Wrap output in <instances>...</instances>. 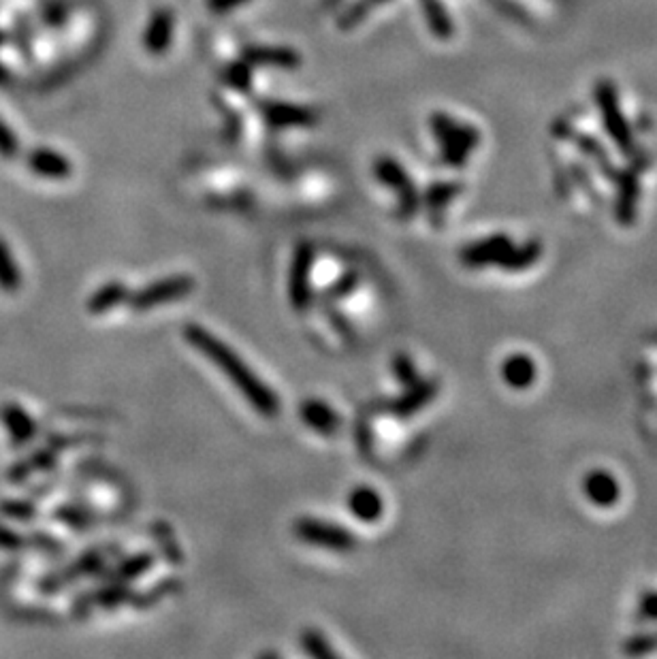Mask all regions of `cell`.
Masks as SVG:
<instances>
[{"mask_svg": "<svg viewBox=\"0 0 657 659\" xmlns=\"http://www.w3.org/2000/svg\"><path fill=\"white\" fill-rule=\"evenodd\" d=\"M184 340L188 342L190 346H195L205 359L212 361L214 365L231 380L235 389L246 397V402L250 403L255 412L267 416V419H274V416L280 414L282 403L278 392L271 389L263 378H258L256 373L250 370L248 363L241 359L228 344L218 340L212 331L205 329V326L197 323H188L184 326Z\"/></svg>", "mask_w": 657, "mask_h": 659, "instance_id": "obj_1", "label": "cell"}, {"mask_svg": "<svg viewBox=\"0 0 657 659\" xmlns=\"http://www.w3.org/2000/svg\"><path fill=\"white\" fill-rule=\"evenodd\" d=\"M195 288L197 280L192 276L186 274L167 276L156 282H150L148 286L137 290V293H130L126 305H129L132 312H148L154 310V307L173 304V301L188 297L190 293H195Z\"/></svg>", "mask_w": 657, "mask_h": 659, "instance_id": "obj_2", "label": "cell"}, {"mask_svg": "<svg viewBox=\"0 0 657 659\" xmlns=\"http://www.w3.org/2000/svg\"><path fill=\"white\" fill-rule=\"evenodd\" d=\"M293 534L310 547L327 548V551L351 553L359 547V538L342 525L321 521V518L301 517L293 523Z\"/></svg>", "mask_w": 657, "mask_h": 659, "instance_id": "obj_3", "label": "cell"}, {"mask_svg": "<svg viewBox=\"0 0 657 659\" xmlns=\"http://www.w3.org/2000/svg\"><path fill=\"white\" fill-rule=\"evenodd\" d=\"M373 175H376L380 184H384L387 189L400 195L397 218H400V220H410V218H414V214L419 211L420 197L414 181L410 179V175L406 173V169H403L395 159H391V156H380V159L373 160Z\"/></svg>", "mask_w": 657, "mask_h": 659, "instance_id": "obj_4", "label": "cell"}, {"mask_svg": "<svg viewBox=\"0 0 657 659\" xmlns=\"http://www.w3.org/2000/svg\"><path fill=\"white\" fill-rule=\"evenodd\" d=\"M433 124V135L440 141V148H442V159L449 167H463L466 165L469 152L474 150L476 141H478V135H476L474 129H468L449 116H438L431 118Z\"/></svg>", "mask_w": 657, "mask_h": 659, "instance_id": "obj_5", "label": "cell"}, {"mask_svg": "<svg viewBox=\"0 0 657 659\" xmlns=\"http://www.w3.org/2000/svg\"><path fill=\"white\" fill-rule=\"evenodd\" d=\"M316 250L310 241H301L295 247L291 271H288V301L295 312H305L312 305V271H314Z\"/></svg>", "mask_w": 657, "mask_h": 659, "instance_id": "obj_6", "label": "cell"}, {"mask_svg": "<svg viewBox=\"0 0 657 659\" xmlns=\"http://www.w3.org/2000/svg\"><path fill=\"white\" fill-rule=\"evenodd\" d=\"M107 557H110V548H92V551H86L83 555H80V559H75L73 564L66 566L64 570L47 577L43 583H41V589H43L45 594H58L60 589L66 587V585L75 583V580L96 577V574H101L102 567H105Z\"/></svg>", "mask_w": 657, "mask_h": 659, "instance_id": "obj_7", "label": "cell"}, {"mask_svg": "<svg viewBox=\"0 0 657 659\" xmlns=\"http://www.w3.org/2000/svg\"><path fill=\"white\" fill-rule=\"evenodd\" d=\"M258 111L274 129H291V126H314L318 122L316 109H307L293 102L282 101H261Z\"/></svg>", "mask_w": 657, "mask_h": 659, "instance_id": "obj_8", "label": "cell"}, {"mask_svg": "<svg viewBox=\"0 0 657 659\" xmlns=\"http://www.w3.org/2000/svg\"><path fill=\"white\" fill-rule=\"evenodd\" d=\"M440 392V383L436 378H420L414 384L406 386V391L400 397L391 402L389 410L397 419H410V416L419 414L425 410Z\"/></svg>", "mask_w": 657, "mask_h": 659, "instance_id": "obj_9", "label": "cell"}, {"mask_svg": "<svg viewBox=\"0 0 657 659\" xmlns=\"http://www.w3.org/2000/svg\"><path fill=\"white\" fill-rule=\"evenodd\" d=\"M512 241L508 235H491V237L472 241L466 247H461L459 258L468 269H482L487 265H498L502 257L510 250Z\"/></svg>", "mask_w": 657, "mask_h": 659, "instance_id": "obj_10", "label": "cell"}, {"mask_svg": "<svg viewBox=\"0 0 657 659\" xmlns=\"http://www.w3.org/2000/svg\"><path fill=\"white\" fill-rule=\"evenodd\" d=\"M173 33H176V14L169 7L154 9L143 33V47L152 56H162L171 47Z\"/></svg>", "mask_w": 657, "mask_h": 659, "instance_id": "obj_11", "label": "cell"}, {"mask_svg": "<svg viewBox=\"0 0 657 659\" xmlns=\"http://www.w3.org/2000/svg\"><path fill=\"white\" fill-rule=\"evenodd\" d=\"M241 58L250 66H269V69L293 71L301 66L299 53L285 45H248L241 52Z\"/></svg>", "mask_w": 657, "mask_h": 659, "instance_id": "obj_12", "label": "cell"}, {"mask_svg": "<svg viewBox=\"0 0 657 659\" xmlns=\"http://www.w3.org/2000/svg\"><path fill=\"white\" fill-rule=\"evenodd\" d=\"M0 421H3L5 429H7L14 449H24V446H28L39 433V427L33 416L14 402L5 403V406L0 408Z\"/></svg>", "mask_w": 657, "mask_h": 659, "instance_id": "obj_13", "label": "cell"}, {"mask_svg": "<svg viewBox=\"0 0 657 659\" xmlns=\"http://www.w3.org/2000/svg\"><path fill=\"white\" fill-rule=\"evenodd\" d=\"M299 419L304 421L305 427L324 435V438H331L342 429V416L323 399H305V402H301Z\"/></svg>", "mask_w": 657, "mask_h": 659, "instance_id": "obj_14", "label": "cell"}, {"mask_svg": "<svg viewBox=\"0 0 657 659\" xmlns=\"http://www.w3.org/2000/svg\"><path fill=\"white\" fill-rule=\"evenodd\" d=\"M26 165L34 175L45 179H66L71 173H73V165H71L64 154L47 148L33 150V152L28 154Z\"/></svg>", "mask_w": 657, "mask_h": 659, "instance_id": "obj_15", "label": "cell"}, {"mask_svg": "<svg viewBox=\"0 0 657 659\" xmlns=\"http://www.w3.org/2000/svg\"><path fill=\"white\" fill-rule=\"evenodd\" d=\"M348 510L363 523H376L384 515V499L370 485H357L348 493Z\"/></svg>", "mask_w": 657, "mask_h": 659, "instance_id": "obj_16", "label": "cell"}, {"mask_svg": "<svg viewBox=\"0 0 657 659\" xmlns=\"http://www.w3.org/2000/svg\"><path fill=\"white\" fill-rule=\"evenodd\" d=\"M583 491L589 501H594L600 508H611L621 498V487L617 479L604 470H594L592 474H587V479L583 482Z\"/></svg>", "mask_w": 657, "mask_h": 659, "instance_id": "obj_17", "label": "cell"}, {"mask_svg": "<svg viewBox=\"0 0 657 659\" xmlns=\"http://www.w3.org/2000/svg\"><path fill=\"white\" fill-rule=\"evenodd\" d=\"M461 190H463V186L457 184V181H438V184H433L427 189L423 201H425L427 214H430V220L433 222V225L436 227L442 225L444 211L449 209V205L453 203L457 197H459Z\"/></svg>", "mask_w": 657, "mask_h": 659, "instance_id": "obj_18", "label": "cell"}, {"mask_svg": "<svg viewBox=\"0 0 657 659\" xmlns=\"http://www.w3.org/2000/svg\"><path fill=\"white\" fill-rule=\"evenodd\" d=\"M502 378L510 389L526 391L538 378V367H536V361L529 359L527 354H512L504 361Z\"/></svg>", "mask_w": 657, "mask_h": 659, "instance_id": "obj_19", "label": "cell"}, {"mask_svg": "<svg viewBox=\"0 0 657 659\" xmlns=\"http://www.w3.org/2000/svg\"><path fill=\"white\" fill-rule=\"evenodd\" d=\"M156 564V555L150 551L135 553L124 557L120 564H116L111 570H105L102 578L105 580H116V583H132V580L141 578L143 574H148Z\"/></svg>", "mask_w": 657, "mask_h": 659, "instance_id": "obj_20", "label": "cell"}, {"mask_svg": "<svg viewBox=\"0 0 657 659\" xmlns=\"http://www.w3.org/2000/svg\"><path fill=\"white\" fill-rule=\"evenodd\" d=\"M130 297V290L124 286V282L111 280L107 284H102L101 288H96L90 299L86 301V310L92 314V316H101V314L111 312L113 307L122 305L129 301Z\"/></svg>", "mask_w": 657, "mask_h": 659, "instance_id": "obj_21", "label": "cell"}, {"mask_svg": "<svg viewBox=\"0 0 657 659\" xmlns=\"http://www.w3.org/2000/svg\"><path fill=\"white\" fill-rule=\"evenodd\" d=\"M542 257L540 241H527L523 246H510V250L504 254L502 261L498 263L499 269L508 271V274H521V271L532 269Z\"/></svg>", "mask_w": 657, "mask_h": 659, "instance_id": "obj_22", "label": "cell"}, {"mask_svg": "<svg viewBox=\"0 0 657 659\" xmlns=\"http://www.w3.org/2000/svg\"><path fill=\"white\" fill-rule=\"evenodd\" d=\"M619 199L617 205H614V218L623 227L634 225L636 220V205H638V181L636 175H623L619 181Z\"/></svg>", "mask_w": 657, "mask_h": 659, "instance_id": "obj_23", "label": "cell"}, {"mask_svg": "<svg viewBox=\"0 0 657 659\" xmlns=\"http://www.w3.org/2000/svg\"><path fill=\"white\" fill-rule=\"evenodd\" d=\"M56 461H58V449L50 442L47 446H43V449H39L37 452H34L30 459L17 461L14 468L9 470V479L14 482L26 480L30 474H34V471L52 470L53 465H56Z\"/></svg>", "mask_w": 657, "mask_h": 659, "instance_id": "obj_24", "label": "cell"}, {"mask_svg": "<svg viewBox=\"0 0 657 659\" xmlns=\"http://www.w3.org/2000/svg\"><path fill=\"white\" fill-rule=\"evenodd\" d=\"M135 591L130 589L129 583H116V580H105V585L90 594L94 606L102 610H113L122 604H130V597Z\"/></svg>", "mask_w": 657, "mask_h": 659, "instance_id": "obj_25", "label": "cell"}, {"mask_svg": "<svg viewBox=\"0 0 657 659\" xmlns=\"http://www.w3.org/2000/svg\"><path fill=\"white\" fill-rule=\"evenodd\" d=\"M182 587H184V585H182V580H179V578H165V580H160V583H156L154 587H150L148 591H141V594H137V591H135V594H132V597H130V604L137 610H148V608L156 606L159 602L165 600V597L179 594Z\"/></svg>", "mask_w": 657, "mask_h": 659, "instance_id": "obj_26", "label": "cell"}, {"mask_svg": "<svg viewBox=\"0 0 657 659\" xmlns=\"http://www.w3.org/2000/svg\"><path fill=\"white\" fill-rule=\"evenodd\" d=\"M22 269L17 267L14 252L7 241L0 237V290L7 295H14L22 288Z\"/></svg>", "mask_w": 657, "mask_h": 659, "instance_id": "obj_27", "label": "cell"}, {"mask_svg": "<svg viewBox=\"0 0 657 659\" xmlns=\"http://www.w3.org/2000/svg\"><path fill=\"white\" fill-rule=\"evenodd\" d=\"M152 536L156 540V547H159V553L165 557L169 566L184 564V555H182V548H179L176 542V534H173V529L169 528L165 521L152 523Z\"/></svg>", "mask_w": 657, "mask_h": 659, "instance_id": "obj_28", "label": "cell"}, {"mask_svg": "<svg viewBox=\"0 0 657 659\" xmlns=\"http://www.w3.org/2000/svg\"><path fill=\"white\" fill-rule=\"evenodd\" d=\"M301 649H304L310 657H316V659H335L337 657V651L329 644V640L324 638L318 630H312V627H307V630H304V634H301Z\"/></svg>", "mask_w": 657, "mask_h": 659, "instance_id": "obj_29", "label": "cell"}, {"mask_svg": "<svg viewBox=\"0 0 657 659\" xmlns=\"http://www.w3.org/2000/svg\"><path fill=\"white\" fill-rule=\"evenodd\" d=\"M222 82L228 88L237 90V92H248L252 86V66L244 58L237 60V63H231L222 71Z\"/></svg>", "mask_w": 657, "mask_h": 659, "instance_id": "obj_30", "label": "cell"}, {"mask_svg": "<svg viewBox=\"0 0 657 659\" xmlns=\"http://www.w3.org/2000/svg\"><path fill=\"white\" fill-rule=\"evenodd\" d=\"M391 370H393V376L397 378V383L403 386H410V384L417 383V380H420L417 363H414L412 356H408L406 353H400L393 356V361H391Z\"/></svg>", "mask_w": 657, "mask_h": 659, "instance_id": "obj_31", "label": "cell"}, {"mask_svg": "<svg viewBox=\"0 0 657 659\" xmlns=\"http://www.w3.org/2000/svg\"><path fill=\"white\" fill-rule=\"evenodd\" d=\"M359 282H361V276H359L357 269L343 271V274L340 277H337V280L333 284H331V288L327 290V293H324V299L337 301V299L348 297V295H351L353 290H357Z\"/></svg>", "mask_w": 657, "mask_h": 659, "instance_id": "obj_32", "label": "cell"}, {"mask_svg": "<svg viewBox=\"0 0 657 659\" xmlns=\"http://www.w3.org/2000/svg\"><path fill=\"white\" fill-rule=\"evenodd\" d=\"M56 517L64 525H69V528H73L77 531H86V529L92 528V517H90V512L88 510H82V508H77V506L64 504L56 512Z\"/></svg>", "mask_w": 657, "mask_h": 659, "instance_id": "obj_33", "label": "cell"}, {"mask_svg": "<svg viewBox=\"0 0 657 659\" xmlns=\"http://www.w3.org/2000/svg\"><path fill=\"white\" fill-rule=\"evenodd\" d=\"M373 7V5L370 3V0H357V3L351 5L346 11H343L340 22H337V26H340L342 30H351L357 26V24H361L367 17V14H370V9Z\"/></svg>", "mask_w": 657, "mask_h": 659, "instance_id": "obj_34", "label": "cell"}, {"mask_svg": "<svg viewBox=\"0 0 657 659\" xmlns=\"http://www.w3.org/2000/svg\"><path fill=\"white\" fill-rule=\"evenodd\" d=\"M653 651H657V632L628 638L623 644V653H628V655H647Z\"/></svg>", "mask_w": 657, "mask_h": 659, "instance_id": "obj_35", "label": "cell"}, {"mask_svg": "<svg viewBox=\"0 0 657 659\" xmlns=\"http://www.w3.org/2000/svg\"><path fill=\"white\" fill-rule=\"evenodd\" d=\"M327 316H329V323L333 325V329L340 334L342 340L354 342V326L351 325V320L343 316L340 310H335V307H329Z\"/></svg>", "mask_w": 657, "mask_h": 659, "instance_id": "obj_36", "label": "cell"}, {"mask_svg": "<svg viewBox=\"0 0 657 659\" xmlns=\"http://www.w3.org/2000/svg\"><path fill=\"white\" fill-rule=\"evenodd\" d=\"M0 154H3L5 159H14L17 154V139L3 122H0Z\"/></svg>", "mask_w": 657, "mask_h": 659, "instance_id": "obj_37", "label": "cell"}, {"mask_svg": "<svg viewBox=\"0 0 657 659\" xmlns=\"http://www.w3.org/2000/svg\"><path fill=\"white\" fill-rule=\"evenodd\" d=\"M0 508L14 518H30L34 515V506L28 504V501H7V504H3Z\"/></svg>", "mask_w": 657, "mask_h": 659, "instance_id": "obj_38", "label": "cell"}, {"mask_svg": "<svg viewBox=\"0 0 657 659\" xmlns=\"http://www.w3.org/2000/svg\"><path fill=\"white\" fill-rule=\"evenodd\" d=\"M250 0H208V7L212 14H231L233 9L237 7H244V5H248Z\"/></svg>", "mask_w": 657, "mask_h": 659, "instance_id": "obj_39", "label": "cell"}, {"mask_svg": "<svg viewBox=\"0 0 657 659\" xmlns=\"http://www.w3.org/2000/svg\"><path fill=\"white\" fill-rule=\"evenodd\" d=\"M641 616L657 621V591H647L641 600Z\"/></svg>", "mask_w": 657, "mask_h": 659, "instance_id": "obj_40", "label": "cell"}, {"mask_svg": "<svg viewBox=\"0 0 657 659\" xmlns=\"http://www.w3.org/2000/svg\"><path fill=\"white\" fill-rule=\"evenodd\" d=\"M370 3L372 5H382V3H387V0H370Z\"/></svg>", "mask_w": 657, "mask_h": 659, "instance_id": "obj_41", "label": "cell"}]
</instances>
